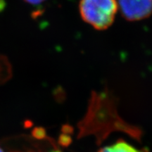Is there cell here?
Returning a JSON list of instances; mask_svg holds the SVG:
<instances>
[{
	"label": "cell",
	"instance_id": "obj_4",
	"mask_svg": "<svg viewBox=\"0 0 152 152\" xmlns=\"http://www.w3.org/2000/svg\"><path fill=\"white\" fill-rule=\"evenodd\" d=\"M11 68L7 58L0 56V85H2L11 78Z\"/></svg>",
	"mask_w": 152,
	"mask_h": 152
},
{
	"label": "cell",
	"instance_id": "obj_5",
	"mask_svg": "<svg viewBox=\"0 0 152 152\" xmlns=\"http://www.w3.org/2000/svg\"><path fill=\"white\" fill-rule=\"evenodd\" d=\"M32 134L34 137L37 139H42L45 136V130L41 128H36L32 132Z\"/></svg>",
	"mask_w": 152,
	"mask_h": 152
},
{
	"label": "cell",
	"instance_id": "obj_7",
	"mask_svg": "<svg viewBox=\"0 0 152 152\" xmlns=\"http://www.w3.org/2000/svg\"><path fill=\"white\" fill-rule=\"evenodd\" d=\"M5 7V2L4 0H0V11H1Z\"/></svg>",
	"mask_w": 152,
	"mask_h": 152
},
{
	"label": "cell",
	"instance_id": "obj_1",
	"mask_svg": "<svg viewBox=\"0 0 152 152\" xmlns=\"http://www.w3.org/2000/svg\"><path fill=\"white\" fill-rule=\"evenodd\" d=\"M115 0H80L82 18L97 30H105L113 23L118 11Z\"/></svg>",
	"mask_w": 152,
	"mask_h": 152
},
{
	"label": "cell",
	"instance_id": "obj_6",
	"mask_svg": "<svg viewBox=\"0 0 152 152\" xmlns=\"http://www.w3.org/2000/svg\"><path fill=\"white\" fill-rule=\"evenodd\" d=\"M23 1L28 4H30L37 5V4H42L43 1H45V0H23Z\"/></svg>",
	"mask_w": 152,
	"mask_h": 152
},
{
	"label": "cell",
	"instance_id": "obj_2",
	"mask_svg": "<svg viewBox=\"0 0 152 152\" xmlns=\"http://www.w3.org/2000/svg\"><path fill=\"white\" fill-rule=\"evenodd\" d=\"M121 14L130 21L140 20L152 14V0H118Z\"/></svg>",
	"mask_w": 152,
	"mask_h": 152
},
{
	"label": "cell",
	"instance_id": "obj_8",
	"mask_svg": "<svg viewBox=\"0 0 152 152\" xmlns=\"http://www.w3.org/2000/svg\"><path fill=\"white\" fill-rule=\"evenodd\" d=\"M0 152H4V151H3V150H2V149H1V148H0Z\"/></svg>",
	"mask_w": 152,
	"mask_h": 152
},
{
	"label": "cell",
	"instance_id": "obj_3",
	"mask_svg": "<svg viewBox=\"0 0 152 152\" xmlns=\"http://www.w3.org/2000/svg\"><path fill=\"white\" fill-rule=\"evenodd\" d=\"M99 152H142L124 141H118L112 145L105 147Z\"/></svg>",
	"mask_w": 152,
	"mask_h": 152
}]
</instances>
